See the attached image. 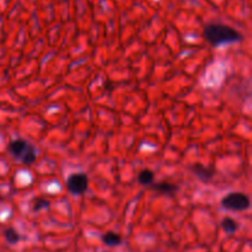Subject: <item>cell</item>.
I'll use <instances>...</instances> for the list:
<instances>
[{"instance_id":"cell-1","label":"cell","mask_w":252,"mask_h":252,"mask_svg":"<svg viewBox=\"0 0 252 252\" xmlns=\"http://www.w3.org/2000/svg\"><path fill=\"white\" fill-rule=\"evenodd\" d=\"M203 37L211 46L216 48L224 44L238 43L243 39V36L238 30L220 22L207 24L203 29Z\"/></svg>"},{"instance_id":"cell-2","label":"cell","mask_w":252,"mask_h":252,"mask_svg":"<svg viewBox=\"0 0 252 252\" xmlns=\"http://www.w3.org/2000/svg\"><path fill=\"white\" fill-rule=\"evenodd\" d=\"M7 150L12 155V158L19 160L22 165H26V166H31L37 160V153L34 147L22 138L12 139L7 145Z\"/></svg>"},{"instance_id":"cell-3","label":"cell","mask_w":252,"mask_h":252,"mask_svg":"<svg viewBox=\"0 0 252 252\" xmlns=\"http://www.w3.org/2000/svg\"><path fill=\"white\" fill-rule=\"evenodd\" d=\"M221 207L226 211L244 212L250 208V198L243 192H230L220 201Z\"/></svg>"},{"instance_id":"cell-4","label":"cell","mask_w":252,"mask_h":252,"mask_svg":"<svg viewBox=\"0 0 252 252\" xmlns=\"http://www.w3.org/2000/svg\"><path fill=\"white\" fill-rule=\"evenodd\" d=\"M66 189L74 196H80L88 191L89 177L85 172H75L66 179Z\"/></svg>"},{"instance_id":"cell-5","label":"cell","mask_w":252,"mask_h":252,"mask_svg":"<svg viewBox=\"0 0 252 252\" xmlns=\"http://www.w3.org/2000/svg\"><path fill=\"white\" fill-rule=\"evenodd\" d=\"M189 170L192 171V174L199 180V181L204 182H211L212 179L216 176V169L213 166H206V165L202 164H194L189 167Z\"/></svg>"},{"instance_id":"cell-6","label":"cell","mask_w":252,"mask_h":252,"mask_svg":"<svg viewBox=\"0 0 252 252\" xmlns=\"http://www.w3.org/2000/svg\"><path fill=\"white\" fill-rule=\"evenodd\" d=\"M149 187L152 189H154V191L159 192V193L170 194V196H174V194L180 189L176 184H171V182L167 181H154Z\"/></svg>"},{"instance_id":"cell-7","label":"cell","mask_w":252,"mask_h":252,"mask_svg":"<svg viewBox=\"0 0 252 252\" xmlns=\"http://www.w3.org/2000/svg\"><path fill=\"white\" fill-rule=\"evenodd\" d=\"M155 181V174L150 169H143L140 170L138 174V182L142 186H150L153 182Z\"/></svg>"},{"instance_id":"cell-8","label":"cell","mask_w":252,"mask_h":252,"mask_svg":"<svg viewBox=\"0 0 252 252\" xmlns=\"http://www.w3.org/2000/svg\"><path fill=\"white\" fill-rule=\"evenodd\" d=\"M101 239H102V243L105 244V245L111 246V248L118 246L122 244V238H121L117 233H115V231H107L106 234H103Z\"/></svg>"},{"instance_id":"cell-9","label":"cell","mask_w":252,"mask_h":252,"mask_svg":"<svg viewBox=\"0 0 252 252\" xmlns=\"http://www.w3.org/2000/svg\"><path fill=\"white\" fill-rule=\"evenodd\" d=\"M220 225L221 229H223L226 234H235L239 229L238 221L233 218H229V217H226V218H224L223 220H221Z\"/></svg>"},{"instance_id":"cell-10","label":"cell","mask_w":252,"mask_h":252,"mask_svg":"<svg viewBox=\"0 0 252 252\" xmlns=\"http://www.w3.org/2000/svg\"><path fill=\"white\" fill-rule=\"evenodd\" d=\"M4 236L5 239H6L7 243L11 244V245H15V244H17L20 240H21V236H20V234L17 233L14 228L5 229Z\"/></svg>"},{"instance_id":"cell-11","label":"cell","mask_w":252,"mask_h":252,"mask_svg":"<svg viewBox=\"0 0 252 252\" xmlns=\"http://www.w3.org/2000/svg\"><path fill=\"white\" fill-rule=\"evenodd\" d=\"M51 206V202L46 198H42V197H37L32 202V211L33 212H39L42 209H48Z\"/></svg>"},{"instance_id":"cell-12","label":"cell","mask_w":252,"mask_h":252,"mask_svg":"<svg viewBox=\"0 0 252 252\" xmlns=\"http://www.w3.org/2000/svg\"><path fill=\"white\" fill-rule=\"evenodd\" d=\"M105 252H106V251H105Z\"/></svg>"}]
</instances>
